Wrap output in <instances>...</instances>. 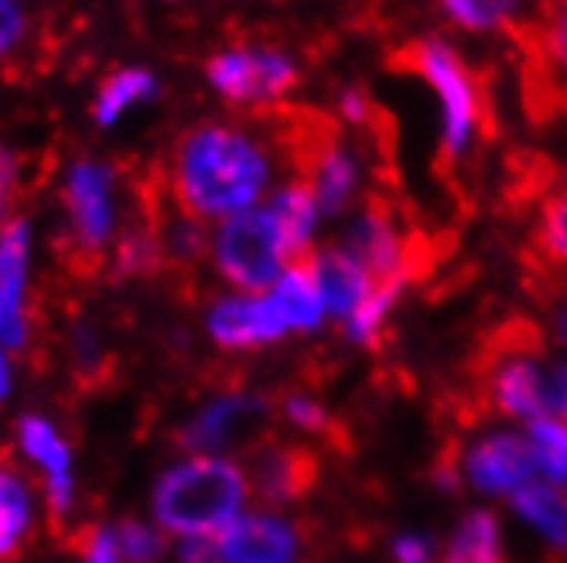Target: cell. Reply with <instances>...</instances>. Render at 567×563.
I'll return each mask as SVG.
<instances>
[{"label": "cell", "mask_w": 567, "mask_h": 563, "mask_svg": "<svg viewBox=\"0 0 567 563\" xmlns=\"http://www.w3.org/2000/svg\"><path fill=\"white\" fill-rule=\"evenodd\" d=\"M277 181V147L239 124L209 119L182 134L165 168L168 202L198 219H229L257 209Z\"/></svg>", "instance_id": "obj_1"}, {"label": "cell", "mask_w": 567, "mask_h": 563, "mask_svg": "<svg viewBox=\"0 0 567 563\" xmlns=\"http://www.w3.org/2000/svg\"><path fill=\"white\" fill-rule=\"evenodd\" d=\"M250 496V478L236 461L198 455L172 468L154 492V515L168 533L213 536L239 519Z\"/></svg>", "instance_id": "obj_2"}, {"label": "cell", "mask_w": 567, "mask_h": 563, "mask_svg": "<svg viewBox=\"0 0 567 563\" xmlns=\"http://www.w3.org/2000/svg\"><path fill=\"white\" fill-rule=\"evenodd\" d=\"M65 236L59 239L62 263L90 280L106 263V247L116 229V171L106 160L83 157L62 181Z\"/></svg>", "instance_id": "obj_3"}, {"label": "cell", "mask_w": 567, "mask_h": 563, "mask_svg": "<svg viewBox=\"0 0 567 563\" xmlns=\"http://www.w3.org/2000/svg\"><path fill=\"white\" fill-rule=\"evenodd\" d=\"M400 62L417 79H424L427 90L437 100L441 116V150L449 160H458L472 150L482 134V90L462 52L449 45L444 38H421L411 49H403Z\"/></svg>", "instance_id": "obj_4"}, {"label": "cell", "mask_w": 567, "mask_h": 563, "mask_svg": "<svg viewBox=\"0 0 567 563\" xmlns=\"http://www.w3.org/2000/svg\"><path fill=\"white\" fill-rule=\"evenodd\" d=\"M213 260L229 284L247 294L270 291L277 277L291 267V257L284 250V239L267 206L223 219L213 232Z\"/></svg>", "instance_id": "obj_5"}, {"label": "cell", "mask_w": 567, "mask_h": 563, "mask_svg": "<svg viewBox=\"0 0 567 563\" xmlns=\"http://www.w3.org/2000/svg\"><path fill=\"white\" fill-rule=\"evenodd\" d=\"M206 79L216 96L233 106H274L301 83V65L291 52L274 45H233L209 59Z\"/></svg>", "instance_id": "obj_6"}, {"label": "cell", "mask_w": 567, "mask_h": 563, "mask_svg": "<svg viewBox=\"0 0 567 563\" xmlns=\"http://www.w3.org/2000/svg\"><path fill=\"white\" fill-rule=\"evenodd\" d=\"M482 404L499 417L526 424L550 414L547 373L537 358L534 335L519 338L516 329H509L506 338L489 348L482 366Z\"/></svg>", "instance_id": "obj_7"}, {"label": "cell", "mask_w": 567, "mask_h": 563, "mask_svg": "<svg viewBox=\"0 0 567 563\" xmlns=\"http://www.w3.org/2000/svg\"><path fill=\"white\" fill-rule=\"evenodd\" d=\"M182 563H301V533L270 512L239 515L223 533L188 536Z\"/></svg>", "instance_id": "obj_8"}, {"label": "cell", "mask_w": 567, "mask_h": 563, "mask_svg": "<svg viewBox=\"0 0 567 563\" xmlns=\"http://www.w3.org/2000/svg\"><path fill=\"white\" fill-rule=\"evenodd\" d=\"M377 284H408L421 267L417 239L403 232L396 212L383 202H367L349 222L339 243Z\"/></svg>", "instance_id": "obj_9"}, {"label": "cell", "mask_w": 567, "mask_h": 563, "mask_svg": "<svg viewBox=\"0 0 567 563\" xmlns=\"http://www.w3.org/2000/svg\"><path fill=\"white\" fill-rule=\"evenodd\" d=\"M270 424V404L247 393H223L202 410L178 440L195 455H219L226 448H257Z\"/></svg>", "instance_id": "obj_10"}, {"label": "cell", "mask_w": 567, "mask_h": 563, "mask_svg": "<svg viewBox=\"0 0 567 563\" xmlns=\"http://www.w3.org/2000/svg\"><path fill=\"white\" fill-rule=\"evenodd\" d=\"M458 475L482 496H506L513 499L523 486H530L537 468L530 445L523 434L493 430L478 437L458 461Z\"/></svg>", "instance_id": "obj_11"}, {"label": "cell", "mask_w": 567, "mask_h": 563, "mask_svg": "<svg viewBox=\"0 0 567 563\" xmlns=\"http://www.w3.org/2000/svg\"><path fill=\"white\" fill-rule=\"evenodd\" d=\"M209 332L223 348H260L280 342L291 329L270 294H243L213 307Z\"/></svg>", "instance_id": "obj_12"}, {"label": "cell", "mask_w": 567, "mask_h": 563, "mask_svg": "<svg viewBox=\"0 0 567 563\" xmlns=\"http://www.w3.org/2000/svg\"><path fill=\"white\" fill-rule=\"evenodd\" d=\"M250 461V486L260 492L264 502L270 505H288L301 499L318 478V458L308 448H291V445H257Z\"/></svg>", "instance_id": "obj_13"}, {"label": "cell", "mask_w": 567, "mask_h": 563, "mask_svg": "<svg viewBox=\"0 0 567 563\" xmlns=\"http://www.w3.org/2000/svg\"><path fill=\"white\" fill-rule=\"evenodd\" d=\"M28 243L31 229L24 219L0 226V342L8 348H24V273H28Z\"/></svg>", "instance_id": "obj_14"}, {"label": "cell", "mask_w": 567, "mask_h": 563, "mask_svg": "<svg viewBox=\"0 0 567 563\" xmlns=\"http://www.w3.org/2000/svg\"><path fill=\"white\" fill-rule=\"evenodd\" d=\"M311 273L321 288V298H326V311L332 317H339L342 325L352 317V311L367 301L377 288V280L362 270L342 247H326L308 257Z\"/></svg>", "instance_id": "obj_15"}, {"label": "cell", "mask_w": 567, "mask_h": 563, "mask_svg": "<svg viewBox=\"0 0 567 563\" xmlns=\"http://www.w3.org/2000/svg\"><path fill=\"white\" fill-rule=\"evenodd\" d=\"M21 448L31 455L34 465H42L45 471V492H49V509L52 519H62L72 505V475H69V448L62 445V437L52 430L49 420L42 417H24L18 424Z\"/></svg>", "instance_id": "obj_16"}, {"label": "cell", "mask_w": 567, "mask_h": 563, "mask_svg": "<svg viewBox=\"0 0 567 563\" xmlns=\"http://www.w3.org/2000/svg\"><path fill=\"white\" fill-rule=\"evenodd\" d=\"M267 212L277 222V232L284 239V250H288L291 263L311 257V239H315L318 219H321V209L315 202L311 188L301 178H288L284 185L274 188Z\"/></svg>", "instance_id": "obj_17"}, {"label": "cell", "mask_w": 567, "mask_h": 563, "mask_svg": "<svg viewBox=\"0 0 567 563\" xmlns=\"http://www.w3.org/2000/svg\"><path fill=\"white\" fill-rule=\"evenodd\" d=\"M513 512L534 536L554 550H567V492L554 481H530L513 496Z\"/></svg>", "instance_id": "obj_18"}, {"label": "cell", "mask_w": 567, "mask_h": 563, "mask_svg": "<svg viewBox=\"0 0 567 563\" xmlns=\"http://www.w3.org/2000/svg\"><path fill=\"white\" fill-rule=\"evenodd\" d=\"M270 298L280 307V314H284V321H288L291 332H315L329 314L308 257L291 263L277 277V284L270 288Z\"/></svg>", "instance_id": "obj_19"}, {"label": "cell", "mask_w": 567, "mask_h": 563, "mask_svg": "<svg viewBox=\"0 0 567 563\" xmlns=\"http://www.w3.org/2000/svg\"><path fill=\"white\" fill-rule=\"evenodd\" d=\"M161 93L157 75L144 65H124L110 72L93 100V119L100 127H116L134 106L151 103Z\"/></svg>", "instance_id": "obj_20"}, {"label": "cell", "mask_w": 567, "mask_h": 563, "mask_svg": "<svg viewBox=\"0 0 567 563\" xmlns=\"http://www.w3.org/2000/svg\"><path fill=\"white\" fill-rule=\"evenodd\" d=\"M437 563H506L503 526L489 509H472L458 519Z\"/></svg>", "instance_id": "obj_21"}, {"label": "cell", "mask_w": 567, "mask_h": 563, "mask_svg": "<svg viewBox=\"0 0 567 563\" xmlns=\"http://www.w3.org/2000/svg\"><path fill=\"white\" fill-rule=\"evenodd\" d=\"M526 445L534 455V468L540 471L544 481L554 486H567V420L544 414L526 424Z\"/></svg>", "instance_id": "obj_22"}, {"label": "cell", "mask_w": 567, "mask_h": 563, "mask_svg": "<svg viewBox=\"0 0 567 563\" xmlns=\"http://www.w3.org/2000/svg\"><path fill=\"white\" fill-rule=\"evenodd\" d=\"M534 55L547 83L567 93V0H557L544 11L534 31Z\"/></svg>", "instance_id": "obj_23"}, {"label": "cell", "mask_w": 567, "mask_h": 563, "mask_svg": "<svg viewBox=\"0 0 567 563\" xmlns=\"http://www.w3.org/2000/svg\"><path fill=\"white\" fill-rule=\"evenodd\" d=\"M441 14L468 34H493L516 24L523 0H437Z\"/></svg>", "instance_id": "obj_24"}, {"label": "cell", "mask_w": 567, "mask_h": 563, "mask_svg": "<svg viewBox=\"0 0 567 563\" xmlns=\"http://www.w3.org/2000/svg\"><path fill=\"white\" fill-rule=\"evenodd\" d=\"M31 522L28 492L18 481V475L0 461V560H11L24 540V530Z\"/></svg>", "instance_id": "obj_25"}, {"label": "cell", "mask_w": 567, "mask_h": 563, "mask_svg": "<svg viewBox=\"0 0 567 563\" xmlns=\"http://www.w3.org/2000/svg\"><path fill=\"white\" fill-rule=\"evenodd\" d=\"M403 284H377L373 294L362 301L352 317L346 321V335L355 342V345H377L383 329H386V321L393 314V304L400 298Z\"/></svg>", "instance_id": "obj_26"}, {"label": "cell", "mask_w": 567, "mask_h": 563, "mask_svg": "<svg viewBox=\"0 0 567 563\" xmlns=\"http://www.w3.org/2000/svg\"><path fill=\"white\" fill-rule=\"evenodd\" d=\"M537 253L544 263L567 267V188L544 198L537 219Z\"/></svg>", "instance_id": "obj_27"}, {"label": "cell", "mask_w": 567, "mask_h": 563, "mask_svg": "<svg viewBox=\"0 0 567 563\" xmlns=\"http://www.w3.org/2000/svg\"><path fill=\"white\" fill-rule=\"evenodd\" d=\"M113 540H116L120 556L127 563H154L161 550H165V540L151 533L147 526H141V522H124V526L113 533Z\"/></svg>", "instance_id": "obj_28"}, {"label": "cell", "mask_w": 567, "mask_h": 563, "mask_svg": "<svg viewBox=\"0 0 567 563\" xmlns=\"http://www.w3.org/2000/svg\"><path fill=\"white\" fill-rule=\"evenodd\" d=\"M280 410L288 417L295 427L308 430V434H329L332 430V417L329 410L318 404L315 396H305V393H288L280 399Z\"/></svg>", "instance_id": "obj_29"}, {"label": "cell", "mask_w": 567, "mask_h": 563, "mask_svg": "<svg viewBox=\"0 0 567 563\" xmlns=\"http://www.w3.org/2000/svg\"><path fill=\"white\" fill-rule=\"evenodd\" d=\"M28 31H31L28 11L21 4H11V0H0V62L14 59L24 49Z\"/></svg>", "instance_id": "obj_30"}, {"label": "cell", "mask_w": 567, "mask_h": 563, "mask_svg": "<svg viewBox=\"0 0 567 563\" xmlns=\"http://www.w3.org/2000/svg\"><path fill=\"white\" fill-rule=\"evenodd\" d=\"M18 195H21V160L8 144H0V226L18 219L14 216Z\"/></svg>", "instance_id": "obj_31"}, {"label": "cell", "mask_w": 567, "mask_h": 563, "mask_svg": "<svg viewBox=\"0 0 567 563\" xmlns=\"http://www.w3.org/2000/svg\"><path fill=\"white\" fill-rule=\"evenodd\" d=\"M336 106H339V116L346 119V124H352V127H370L373 124L377 106H373V100H370L367 90H359V86L342 90Z\"/></svg>", "instance_id": "obj_32"}, {"label": "cell", "mask_w": 567, "mask_h": 563, "mask_svg": "<svg viewBox=\"0 0 567 563\" xmlns=\"http://www.w3.org/2000/svg\"><path fill=\"white\" fill-rule=\"evenodd\" d=\"M393 563H437L431 536H424V533H400L393 540Z\"/></svg>", "instance_id": "obj_33"}, {"label": "cell", "mask_w": 567, "mask_h": 563, "mask_svg": "<svg viewBox=\"0 0 567 563\" xmlns=\"http://www.w3.org/2000/svg\"><path fill=\"white\" fill-rule=\"evenodd\" d=\"M79 550L86 553V563H120V550L113 533L103 530H83V540H79Z\"/></svg>", "instance_id": "obj_34"}, {"label": "cell", "mask_w": 567, "mask_h": 563, "mask_svg": "<svg viewBox=\"0 0 567 563\" xmlns=\"http://www.w3.org/2000/svg\"><path fill=\"white\" fill-rule=\"evenodd\" d=\"M547 407L554 417H564L567 420V362L547 376Z\"/></svg>", "instance_id": "obj_35"}, {"label": "cell", "mask_w": 567, "mask_h": 563, "mask_svg": "<svg viewBox=\"0 0 567 563\" xmlns=\"http://www.w3.org/2000/svg\"><path fill=\"white\" fill-rule=\"evenodd\" d=\"M8 389H11V366H8V355L0 352V399L8 396Z\"/></svg>", "instance_id": "obj_36"}, {"label": "cell", "mask_w": 567, "mask_h": 563, "mask_svg": "<svg viewBox=\"0 0 567 563\" xmlns=\"http://www.w3.org/2000/svg\"><path fill=\"white\" fill-rule=\"evenodd\" d=\"M554 329H557V338H560V342L567 345V304H564V307L557 311V321H554Z\"/></svg>", "instance_id": "obj_37"}, {"label": "cell", "mask_w": 567, "mask_h": 563, "mask_svg": "<svg viewBox=\"0 0 567 563\" xmlns=\"http://www.w3.org/2000/svg\"><path fill=\"white\" fill-rule=\"evenodd\" d=\"M11 4H21V0H11Z\"/></svg>", "instance_id": "obj_38"}, {"label": "cell", "mask_w": 567, "mask_h": 563, "mask_svg": "<svg viewBox=\"0 0 567 563\" xmlns=\"http://www.w3.org/2000/svg\"><path fill=\"white\" fill-rule=\"evenodd\" d=\"M0 461H8V458H4V455H0Z\"/></svg>", "instance_id": "obj_39"}, {"label": "cell", "mask_w": 567, "mask_h": 563, "mask_svg": "<svg viewBox=\"0 0 567 563\" xmlns=\"http://www.w3.org/2000/svg\"><path fill=\"white\" fill-rule=\"evenodd\" d=\"M168 4H172V0H168Z\"/></svg>", "instance_id": "obj_40"}]
</instances>
